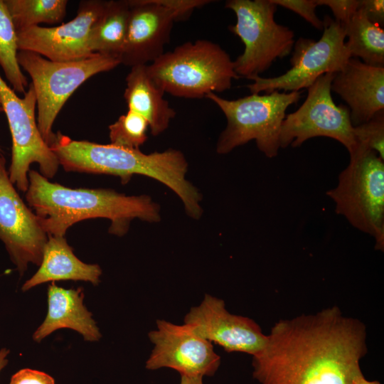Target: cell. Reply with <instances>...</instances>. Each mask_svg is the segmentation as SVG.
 Segmentation results:
<instances>
[{"label": "cell", "mask_w": 384, "mask_h": 384, "mask_svg": "<svg viewBox=\"0 0 384 384\" xmlns=\"http://www.w3.org/2000/svg\"><path fill=\"white\" fill-rule=\"evenodd\" d=\"M366 328L334 306L315 314L281 319L252 356L260 384H350L361 372Z\"/></svg>", "instance_id": "6da1fadb"}, {"label": "cell", "mask_w": 384, "mask_h": 384, "mask_svg": "<svg viewBox=\"0 0 384 384\" xmlns=\"http://www.w3.org/2000/svg\"><path fill=\"white\" fill-rule=\"evenodd\" d=\"M26 199L48 236H64L81 220L103 218L111 221L109 232L122 236L130 222L160 220L159 206L151 197L126 196L111 189L70 188L53 183L30 170Z\"/></svg>", "instance_id": "7a4b0ae2"}, {"label": "cell", "mask_w": 384, "mask_h": 384, "mask_svg": "<svg viewBox=\"0 0 384 384\" xmlns=\"http://www.w3.org/2000/svg\"><path fill=\"white\" fill-rule=\"evenodd\" d=\"M49 147L67 171L119 176L122 183L133 175L153 178L170 188L181 199L188 215L198 218L201 196L186 178L188 163L176 149L144 154L139 149L73 140L58 133Z\"/></svg>", "instance_id": "3957f363"}, {"label": "cell", "mask_w": 384, "mask_h": 384, "mask_svg": "<svg viewBox=\"0 0 384 384\" xmlns=\"http://www.w3.org/2000/svg\"><path fill=\"white\" fill-rule=\"evenodd\" d=\"M146 70L164 92L187 99L229 90L239 78L229 54L207 40L188 41L164 53Z\"/></svg>", "instance_id": "277c9868"}, {"label": "cell", "mask_w": 384, "mask_h": 384, "mask_svg": "<svg viewBox=\"0 0 384 384\" xmlns=\"http://www.w3.org/2000/svg\"><path fill=\"white\" fill-rule=\"evenodd\" d=\"M301 94V91L274 90L264 95L251 93L235 100H227L214 92L208 94L206 97L220 108L227 120L226 127L219 136L216 151L225 154L255 140L265 156H277L286 110L299 102Z\"/></svg>", "instance_id": "5b68a950"}, {"label": "cell", "mask_w": 384, "mask_h": 384, "mask_svg": "<svg viewBox=\"0 0 384 384\" xmlns=\"http://www.w3.org/2000/svg\"><path fill=\"white\" fill-rule=\"evenodd\" d=\"M335 211L357 230L371 235L375 249L384 250V160L371 150L357 147L338 176L337 186L326 191Z\"/></svg>", "instance_id": "8992f818"}, {"label": "cell", "mask_w": 384, "mask_h": 384, "mask_svg": "<svg viewBox=\"0 0 384 384\" xmlns=\"http://www.w3.org/2000/svg\"><path fill=\"white\" fill-rule=\"evenodd\" d=\"M17 60L31 78L37 125L48 146L55 137L52 131L55 118L74 91L92 76L121 64L118 57L112 55L96 54L83 60L57 62L26 50H18Z\"/></svg>", "instance_id": "52a82bcc"}, {"label": "cell", "mask_w": 384, "mask_h": 384, "mask_svg": "<svg viewBox=\"0 0 384 384\" xmlns=\"http://www.w3.org/2000/svg\"><path fill=\"white\" fill-rule=\"evenodd\" d=\"M225 7L236 16L229 30L244 44L243 53L233 61L239 78L260 76L277 58L292 53L294 33L275 21L277 6L272 0H228Z\"/></svg>", "instance_id": "ba28073f"}, {"label": "cell", "mask_w": 384, "mask_h": 384, "mask_svg": "<svg viewBox=\"0 0 384 384\" xmlns=\"http://www.w3.org/2000/svg\"><path fill=\"white\" fill-rule=\"evenodd\" d=\"M323 23L319 41L300 37L294 42L289 70L277 77L250 78L252 82L247 85L250 92L301 91L311 86L322 75L341 71L351 58L345 45L344 29L329 16L324 17Z\"/></svg>", "instance_id": "9c48e42d"}, {"label": "cell", "mask_w": 384, "mask_h": 384, "mask_svg": "<svg viewBox=\"0 0 384 384\" xmlns=\"http://www.w3.org/2000/svg\"><path fill=\"white\" fill-rule=\"evenodd\" d=\"M0 102L12 138L9 176L19 191L26 192L28 174L32 164H38L41 174L47 178L55 175L60 164L38 129L35 114L36 97L33 85L30 84L21 98L0 75Z\"/></svg>", "instance_id": "30bf717a"}, {"label": "cell", "mask_w": 384, "mask_h": 384, "mask_svg": "<svg viewBox=\"0 0 384 384\" xmlns=\"http://www.w3.org/2000/svg\"><path fill=\"white\" fill-rule=\"evenodd\" d=\"M334 74L320 76L307 88V97L299 108L286 114L281 127L280 148L299 147L311 138L326 137L342 144L349 154L356 151L350 110L344 105H336L331 96Z\"/></svg>", "instance_id": "8fae6325"}, {"label": "cell", "mask_w": 384, "mask_h": 384, "mask_svg": "<svg viewBox=\"0 0 384 384\" xmlns=\"http://www.w3.org/2000/svg\"><path fill=\"white\" fill-rule=\"evenodd\" d=\"M48 238L37 215L15 189L5 158L0 156V240L21 274L30 262L41 265Z\"/></svg>", "instance_id": "7c38bea8"}, {"label": "cell", "mask_w": 384, "mask_h": 384, "mask_svg": "<svg viewBox=\"0 0 384 384\" xmlns=\"http://www.w3.org/2000/svg\"><path fill=\"white\" fill-rule=\"evenodd\" d=\"M154 347L146 363L149 370L169 368L181 375L212 376L218 369L220 357L213 343L197 335L188 324L156 321V329L149 333Z\"/></svg>", "instance_id": "4fadbf2b"}, {"label": "cell", "mask_w": 384, "mask_h": 384, "mask_svg": "<svg viewBox=\"0 0 384 384\" xmlns=\"http://www.w3.org/2000/svg\"><path fill=\"white\" fill-rule=\"evenodd\" d=\"M105 5L103 1H85L80 4L76 16L65 23L17 31L18 50L36 53L57 62L80 60L96 55L90 50L89 36Z\"/></svg>", "instance_id": "5bb4252c"}, {"label": "cell", "mask_w": 384, "mask_h": 384, "mask_svg": "<svg viewBox=\"0 0 384 384\" xmlns=\"http://www.w3.org/2000/svg\"><path fill=\"white\" fill-rule=\"evenodd\" d=\"M184 324L228 353L240 352L253 356L262 349L267 341V335L254 320L230 313L223 300L210 294H206L198 306L190 309Z\"/></svg>", "instance_id": "9a60e30c"}, {"label": "cell", "mask_w": 384, "mask_h": 384, "mask_svg": "<svg viewBox=\"0 0 384 384\" xmlns=\"http://www.w3.org/2000/svg\"><path fill=\"white\" fill-rule=\"evenodd\" d=\"M130 15L121 63L132 68L159 58L170 41L176 13L160 0H130Z\"/></svg>", "instance_id": "2e32d148"}, {"label": "cell", "mask_w": 384, "mask_h": 384, "mask_svg": "<svg viewBox=\"0 0 384 384\" xmlns=\"http://www.w3.org/2000/svg\"><path fill=\"white\" fill-rule=\"evenodd\" d=\"M331 90L346 102L353 127L363 124L384 110V67L351 58L334 74Z\"/></svg>", "instance_id": "e0dca14e"}, {"label": "cell", "mask_w": 384, "mask_h": 384, "mask_svg": "<svg viewBox=\"0 0 384 384\" xmlns=\"http://www.w3.org/2000/svg\"><path fill=\"white\" fill-rule=\"evenodd\" d=\"M83 289H64L54 282L48 287L47 315L33 335L40 342L53 331L70 329L80 334L85 341H97L101 334L92 314L83 304Z\"/></svg>", "instance_id": "ac0fdd59"}, {"label": "cell", "mask_w": 384, "mask_h": 384, "mask_svg": "<svg viewBox=\"0 0 384 384\" xmlns=\"http://www.w3.org/2000/svg\"><path fill=\"white\" fill-rule=\"evenodd\" d=\"M102 270L86 264L73 253L64 236H48L38 271L23 285V292L48 282L73 280L99 284Z\"/></svg>", "instance_id": "d6986e66"}, {"label": "cell", "mask_w": 384, "mask_h": 384, "mask_svg": "<svg viewBox=\"0 0 384 384\" xmlns=\"http://www.w3.org/2000/svg\"><path fill=\"white\" fill-rule=\"evenodd\" d=\"M126 82L124 97L128 110L147 121L152 135L164 132L176 117V111L164 97L165 92L150 78L146 65L131 68Z\"/></svg>", "instance_id": "ffe728a7"}, {"label": "cell", "mask_w": 384, "mask_h": 384, "mask_svg": "<svg viewBox=\"0 0 384 384\" xmlns=\"http://www.w3.org/2000/svg\"><path fill=\"white\" fill-rule=\"evenodd\" d=\"M129 15V1H105L103 11L90 33V51L119 58L126 41Z\"/></svg>", "instance_id": "44dd1931"}, {"label": "cell", "mask_w": 384, "mask_h": 384, "mask_svg": "<svg viewBox=\"0 0 384 384\" xmlns=\"http://www.w3.org/2000/svg\"><path fill=\"white\" fill-rule=\"evenodd\" d=\"M351 58L371 66L384 67V30L372 22L360 9L342 26Z\"/></svg>", "instance_id": "7402d4cb"}, {"label": "cell", "mask_w": 384, "mask_h": 384, "mask_svg": "<svg viewBox=\"0 0 384 384\" xmlns=\"http://www.w3.org/2000/svg\"><path fill=\"white\" fill-rule=\"evenodd\" d=\"M16 31L41 23L60 22L66 15V0H4Z\"/></svg>", "instance_id": "603a6c76"}, {"label": "cell", "mask_w": 384, "mask_h": 384, "mask_svg": "<svg viewBox=\"0 0 384 384\" xmlns=\"http://www.w3.org/2000/svg\"><path fill=\"white\" fill-rule=\"evenodd\" d=\"M17 35L4 0H0V66L14 91L25 93L26 77L18 63Z\"/></svg>", "instance_id": "cb8c5ba5"}, {"label": "cell", "mask_w": 384, "mask_h": 384, "mask_svg": "<svg viewBox=\"0 0 384 384\" xmlns=\"http://www.w3.org/2000/svg\"><path fill=\"white\" fill-rule=\"evenodd\" d=\"M147 121L139 114L129 110L109 126L112 144L129 149H139L147 140Z\"/></svg>", "instance_id": "d4e9b609"}, {"label": "cell", "mask_w": 384, "mask_h": 384, "mask_svg": "<svg viewBox=\"0 0 384 384\" xmlns=\"http://www.w3.org/2000/svg\"><path fill=\"white\" fill-rule=\"evenodd\" d=\"M357 147L371 150L384 160V110L370 119L353 127Z\"/></svg>", "instance_id": "484cf974"}, {"label": "cell", "mask_w": 384, "mask_h": 384, "mask_svg": "<svg viewBox=\"0 0 384 384\" xmlns=\"http://www.w3.org/2000/svg\"><path fill=\"white\" fill-rule=\"evenodd\" d=\"M277 6H281L299 14L312 26L323 30L324 23L316 14L318 6L316 0H272Z\"/></svg>", "instance_id": "4316f807"}, {"label": "cell", "mask_w": 384, "mask_h": 384, "mask_svg": "<svg viewBox=\"0 0 384 384\" xmlns=\"http://www.w3.org/2000/svg\"><path fill=\"white\" fill-rule=\"evenodd\" d=\"M316 2L318 6L325 5L329 7L335 21L343 26L358 10L360 0H316Z\"/></svg>", "instance_id": "83f0119b"}, {"label": "cell", "mask_w": 384, "mask_h": 384, "mask_svg": "<svg viewBox=\"0 0 384 384\" xmlns=\"http://www.w3.org/2000/svg\"><path fill=\"white\" fill-rule=\"evenodd\" d=\"M10 384H55V381L44 372L23 368L13 375Z\"/></svg>", "instance_id": "f1b7e54d"}, {"label": "cell", "mask_w": 384, "mask_h": 384, "mask_svg": "<svg viewBox=\"0 0 384 384\" xmlns=\"http://www.w3.org/2000/svg\"><path fill=\"white\" fill-rule=\"evenodd\" d=\"M358 9L366 14L369 20L383 27L384 23L383 0H360Z\"/></svg>", "instance_id": "f546056e"}, {"label": "cell", "mask_w": 384, "mask_h": 384, "mask_svg": "<svg viewBox=\"0 0 384 384\" xmlns=\"http://www.w3.org/2000/svg\"><path fill=\"white\" fill-rule=\"evenodd\" d=\"M350 384H381L377 380H368L363 375L362 371L357 373L351 380Z\"/></svg>", "instance_id": "4dcf8cb0"}, {"label": "cell", "mask_w": 384, "mask_h": 384, "mask_svg": "<svg viewBox=\"0 0 384 384\" xmlns=\"http://www.w3.org/2000/svg\"><path fill=\"white\" fill-rule=\"evenodd\" d=\"M180 384H203V378L181 375Z\"/></svg>", "instance_id": "1f68e13d"}, {"label": "cell", "mask_w": 384, "mask_h": 384, "mask_svg": "<svg viewBox=\"0 0 384 384\" xmlns=\"http://www.w3.org/2000/svg\"><path fill=\"white\" fill-rule=\"evenodd\" d=\"M9 353V350L6 348L0 349V372L8 364L7 356Z\"/></svg>", "instance_id": "d6a6232c"}, {"label": "cell", "mask_w": 384, "mask_h": 384, "mask_svg": "<svg viewBox=\"0 0 384 384\" xmlns=\"http://www.w3.org/2000/svg\"><path fill=\"white\" fill-rule=\"evenodd\" d=\"M0 111H3L2 110V107H1V102H0ZM1 147H0V156H1Z\"/></svg>", "instance_id": "836d02e7"}]
</instances>
